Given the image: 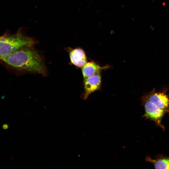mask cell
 <instances>
[{
  "instance_id": "cell-1",
  "label": "cell",
  "mask_w": 169,
  "mask_h": 169,
  "mask_svg": "<svg viewBox=\"0 0 169 169\" xmlns=\"http://www.w3.org/2000/svg\"><path fill=\"white\" fill-rule=\"evenodd\" d=\"M33 47L20 49L0 60L18 70L46 76L47 71L43 59Z\"/></svg>"
},
{
  "instance_id": "cell-2",
  "label": "cell",
  "mask_w": 169,
  "mask_h": 169,
  "mask_svg": "<svg viewBox=\"0 0 169 169\" xmlns=\"http://www.w3.org/2000/svg\"><path fill=\"white\" fill-rule=\"evenodd\" d=\"M37 43L33 38L19 31L12 36L0 37V59L23 48L33 47Z\"/></svg>"
},
{
  "instance_id": "cell-3",
  "label": "cell",
  "mask_w": 169,
  "mask_h": 169,
  "mask_svg": "<svg viewBox=\"0 0 169 169\" xmlns=\"http://www.w3.org/2000/svg\"><path fill=\"white\" fill-rule=\"evenodd\" d=\"M143 101L145 113L143 117L154 121L162 127L161 122L165 111L147 100L144 99Z\"/></svg>"
},
{
  "instance_id": "cell-4",
  "label": "cell",
  "mask_w": 169,
  "mask_h": 169,
  "mask_svg": "<svg viewBox=\"0 0 169 169\" xmlns=\"http://www.w3.org/2000/svg\"><path fill=\"white\" fill-rule=\"evenodd\" d=\"M84 79V92L82 98L86 100L90 94L100 89L101 79L99 73Z\"/></svg>"
},
{
  "instance_id": "cell-5",
  "label": "cell",
  "mask_w": 169,
  "mask_h": 169,
  "mask_svg": "<svg viewBox=\"0 0 169 169\" xmlns=\"http://www.w3.org/2000/svg\"><path fill=\"white\" fill-rule=\"evenodd\" d=\"M70 62L74 66L82 67L87 62V58L84 51L80 48L69 49Z\"/></svg>"
},
{
  "instance_id": "cell-6",
  "label": "cell",
  "mask_w": 169,
  "mask_h": 169,
  "mask_svg": "<svg viewBox=\"0 0 169 169\" xmlns=\"http://www.w3.org/2000/svg\"><path fill=\"white\" fill-rule=\"evenodd\" d=\"M156 106L163 110L166 111L169 107V100L167 95L162 93H156L152 94L146 99Z\"/></svg>"
},
{
  "instance_id": "cell-7",
  "label": "cell",
  "mask_w": 169,
  "mask_h": 169,
  "mask_svg": "<svg viewBox=\"0 0 169 169\" xmlns=\"http://www.w3.org/2000/svg\"><path fill=\"white\" fill-rule=\"evenodd\" d=\"M107 67H101L94 61L87 62L81 68L84 79L100 73L102 70L106 69Z\"/></svg>"
},
{
  "instance_id": "cell-8",
  "label": "cell",
  "mask_w": 169,
  "mask_h": 169,
  "mask_svg": "<svg viewBox=\"0 0 169 169\" xmlns=\"http://www.w3.org/2000/svg\"><path fill=\"white\" fill-rule=\"evenodd\" d=\"M147 159L154 164L156 169H169V158H162L156 160L148 157Z\"/></svg>"
},
{
  "instance_id": "cell-9",
  "label": "cell",
  "mask_w": 169,
  "mask_h": 169,
  "mask_svg": "<svg viewBox=\"0 0 169 169\" xmlns=\"http://www.w3.org/2000/svg\"><path fill=\"white\" fill-rule=\"evenodd\" d=\"M2 127L3 129L6 130L8 128L9 126L8 124H5L3 125Z\"/></svg>"
}]
</instances>
